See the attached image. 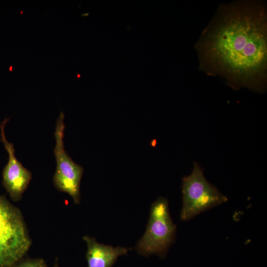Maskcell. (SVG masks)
Returning <instances> with one entry per match:
<instances>
[{
	"label": "cell",
	"instance_id": "cell-4",
	"mask_svg": "<svg viewBox=\"0 0 267 267\" xmlns=\"http://www.w3.org/2000/svg\"><path fill=\"white\" fill-rule=\"evenodd\" d=\"M182 206L180 219L187 221L199 214L227 201V197L205 178L196 163L191 174L182 181Z\"/></svg>",
	"mask_w": 267,
	"mask_h": 267
},
{
	"label": "cell",
	"instance_id": "cell-5",
	"mask_svg": "<svg viewBox=\"0 0 267 267\" xmlns=\"http://www.w3.org/2000/svg\"><path fill=\"white\" fill-rule=\"evenodd\" d=\"M62 111L57 118L54 136L56 145L54 154L56 162V169L53 176L55 186L60 191L68 193L78 204L80 201V182L84 169L76 163L65 151L63 137L65 126Z\"/></svg>",
	"mask_w": 267,
	"mask_h": 267
},
{
	"label": "cell",
	"instance_id": "cell-9",
	"mask_svg": "<svg viewBox=\"0 0 267 267\" xmlns=\"http://www.w3.org/2000/svg\"><path fill=\"white\" fill-rule=\"evenodd\" d=\"M89 14V13H83L82 14V16H88Z\"/></svg>",
	"mask_w": 267,
	"mask_h": 267
},
{
	"label": "cell",
	"instance_id": "cell-7",
	"mask_svg": "<svg viewBox=\"0 0 267 267\" xmlns=\"http://www.w3.org/2000/svg\"><path fill=\"white\" fill-rule=\"evenodd\" d=\"M83 239L87 245L88 267H111L119 256L127 254L129 250L124 247L100 244L88 236H84Z\"/></svg>",
	"mask_w": 267,
	"mask_h": 267
},
{
	"label": "cell",
	"instance_id": "cell-1",
	"mask_svg": "<svg viewBox=\"0 0 267 267\" xmlns=\"http://www.w3.org/2000/svg\"><path fill=\"white\" fill-rule=\"evenodd\" d=\"M199 69L238 89L264 91L267 83V6L261 0L220 4L195 44Z\"/></svg>",
	"mask_w": 267,
	"mask_h": 267
},
{
	"label": "cell",
	"instance_id": "cell-3",
	"mask_svg": "<svg viewBox=\"0 0 267 267\" xmlns=\"http://www.w3.org/2000/svg\"><path fill=\"white\" fill-rule=\"evenodd\" d=\"M176 230L169 213L168 200L159 198L151 206L146 230L136 245V251L145 256L156 254L165 257L175 240Z\"/></svg>",
	"mask_w": 267,
	"mask_h": 267
},
{
	"label": "cell",
	"instance_id": "cell-10",
	"mask_svg": "<svg viewBox=\"0 0 267 267\" xmlns=\"http://www.w3.org/2000/svg\"><path fill=\"white\" fill-rule=\"evenodd\" d=\"M53 267H58V264L56 262Z\"/></svg>",
	"mask_w": 267,
	"mask_h": 267
},
{
	"label": "cell",
	"instance_id": "cell-6",
	"mask_svg": "<svg viewBox=\"0 0 267 267\" xmlns=\"http://www.w3.org/2000/svg\"><path fill=\"white\" fill-rule=\"evenodd\" d=\"M8 118H5L0 125V140L8 154V160L2 171V185L14 201L19 200L28 186L32 174L17 159L13 143L7 140L4 129Z\"/></svg>",
	"mask_w": 267,
	"mask_h": 267
},
{
	"label": "cell",
	"instance_id": "cell-11",
	"mask_svg": "<svg viewBox=\"0 0 267 267\" xmlns=\"http://www.w3.org/2000/svg\"><path fill=\"white\" fill-rule=\"evenodd\" d=\"M80 77H81V75H80V74H78L77 75V78H80Z\"/></svg>",
	"mask_w": 267,
	"mask_h": 267
},
{
	"label": "cell",
	"instance_id": "cell-2",
	"mask_svg": "<svg viewBox=\"0 0 267 267\" xmlns=\"http://www.w3.org/2000/svg\"><path fill=\"white\" fill-rule=\"evenodd\" d=\"M30 245L20 211L0 196V267H12L26 254Z\"/></svg>",
	"mask_w": 267,
	"mask_h": 267
},
{
	"label": "cell",
	"instance_id": "cell-8",
	"mask_svg": "<svg viewBox=\"0 0 267 267\" xmlns=\"http://www.w3.org/2000/svg\"><path fill=\"white\" fill-rule=\"evenodd\" d=\"M12 267H46V265L42 259H36L25 260L18 264L16 263Z\"/></svg>",
	"mask_w": 267,
	"mask_h": 267
}]
</instances>
